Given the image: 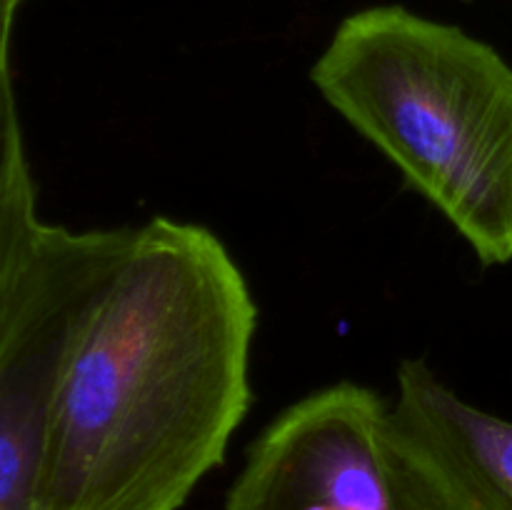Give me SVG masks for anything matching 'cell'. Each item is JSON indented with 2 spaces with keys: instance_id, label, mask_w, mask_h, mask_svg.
I'll list each match as a JSON object with an SVG mask.
<instances>
[{
  "instance_id": "3957f363",
  "label": "cell",
  "mask_w": 512,
  "mask_h": 510,
  "mask_svg": "<svg viewBox=\"0 0 512 510\" xmlns=\"http://www.w3.org/2000/svg\"><path fill=\"white\" fill-rule=\"evenodd\" d=\"M138 228L43 223L0 318V510H40L55 405Z\"/></svg>"
},
{
  "instance_id": "6da1fadb",
  "label": "cell",
  "mask_w": 512,
  "mask_h": 510,
  "mask_svg": "<svg viewBox=\"0 0 512 510\" xmlns=\"http://www.w3.org/2000/svg\"><path fill=\"white\" fill-rule=\"evenodd\" d=\"M258 305L205 225L153 218L65 370L40 510H180L253 400Z\"/></svg>"
},
{
  "instance_id": "8992f818",
  "label": "cell",
  "mask_w": 512,
  "mask_h": 510,
  "mask_svg": "<svg viewBox=\"0 0 512 510\" xmlns=\"http://www.w3.org/2000/svg\"><path fill=\"white\" fill-rule=\"evenodd\" d=\"M38 193L25 150L13 73L0 75V318L38 238Z\"/></svg>"
},
{
  "instance_id": "7a4b0ae2",
  "label": "cell",
  "mask_w": 512,
  "mask_h": 510,
  "mask_svg": "<svg viewBox=\"0 0 512 510\" xmlns=\"http://www.w3.org/2000/svg\"><path fill=\"white\" fill-rule=\"evenodd\" d=\"M310 80L480 263H510L512 65L493 45L378 5L338 25Z\"/></svg>"
},
{
  "instance_id": "52a82bcc",
  "label": "cell",
  "mask_w": 512,
  "mask_h": 510,
  "mask_svg": "<svg viewBox=\"0 0 512 510\" xmlns=\"http://www.w3.org/2000/svg\"><path fill=\"white\" fill-rule=\"evenodd\" d=\"M23 0H0V75L10 70V43Z\"/></svg>"
},
{
  "instance_id": "5b68a950",
  "label": "cell",
  "mask_w": 512,
  "mask_h": 510,
  "mask_svg": "<svg viewBox=\"0 0 512 510\" xmlns=\"http://www.w3.org/2000/svg\"><path fill=\"white\" fill-rule=\"evenodd\" d=\"M390 438L438 510H512V423L465 403L423 358L398 368Z\"/></svg>"
},
{
  "instance_id": "277c9868",
  "label": "cell",
  "mask_w": 512,
  "mask_h": 510,
  "mask_svg": "<svg viewBox=\"0 0 512 510\" xmlns=\"http://www.w3.org/2000/svg\"><path fill=\"white\" fill-rule=\"evenodd\" d=\"M388 413L358 383L298 400L250 445L225 510H438L395 448Z\"/></svg>"
}]
</instances>
